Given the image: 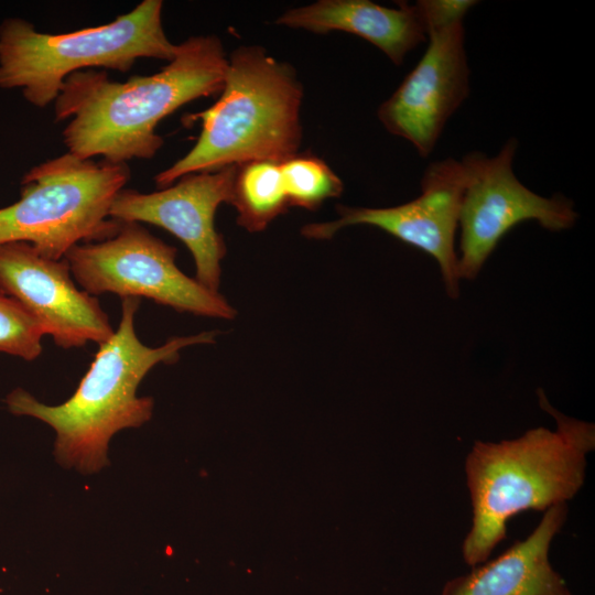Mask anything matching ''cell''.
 Instances as JSON below:
<instances>
[{
	"instance_id": "cell-1",
	"label": "cell",
	"mask_w": 595,
	"mask_h": 595,
	"mask_svg": "<svg viewBox=\"0 0 595 595\" xmlns=\"http://www.w3.org/2000/svg\"><path fill=\"white\" fill-rule=\"evenodd\" d=\"M228 66L215 35L192 36L174 58L152 75L116 82L105 71L73 73L54 101L56 121L67 120L62 136L72 155L111 163L152 159L164 140L158 123L183 105L220 93Z\"/></svg>"
},
{
	"instance_id": "cell-2",
	"label": "cell",
	"mask_w": 595,
	"mask_h": 595,
	"mask_svg": "<svg viewBox=\"0 0 595 595\" xmlns=\"http://www.w3.org/2000/svg\"><path fill=\"white\" fill-rule=\"evenodd\" d=\"M140 303L138 298L121 299L118 328L98 345L94 360L68 400L47 405L22 388L6 398L12 414L35 418L55 431L54 455L66 468L87 475L107 466L108 444L113 434L139 428L151 419L153 399L137 396L147 374L158 364L177 361L185 347L215 342L217 331H207L172 337L159 347L144 345L134 328Z\"/></svg>"
},
{
	"instance_id": "cell-3",
	"label": "cell",
	"mask_w": 595,
	"mask_h": 595,
	"mask_svg": "<svg viewBox=\"0 0 595 595\" xmlns=\"http://www.w3.org/2000/svg\"><path fill=\"white\" fill-rule=\"evenodd\" d=\"M541 407L556 429H530L498 443L476 441L465 463L473 518L462 553L472 567L486 562L506 538L507 522L527 510L566 504L584 484L586 456L595 447L594 424Z\"/></svg>"
},
{
	"instance_id": "cell-4",
	"label": "cell",
	"mask_w": 595,
	"mask_h": 595,
	"mask_svg": "<svg viewBox=\"0 0 595 595\" xmlns=\"http://www.w3.org/2000/svg\"><path fill=\"white\" fill-rule=\"evenodd\" d=\"M219 99L191 116L202 122L194 147L158 173V187L180 177L251 161L283 162L302 140L303 88L294 68L269 56L261 46H239L228 58Z\"/></svg>"
},
{
	"instance_id": "cell-5",
	"label": "cell",
	"mask_w": 595,
	"mask_h": 595,
	"mask_svg": "<svg viewBox=\"0 0 595 595\" xmlns=\"http://www.w3.org/2000/svg\"><path fill=\"white\" fill-rule=\"evenodd\" d=\"M161 0H143L113 21L69 33H44L23 19L0 24V88L21 89L31 105L55 101L64 80L94 67L128 72L139 58L172 61Z\"/></svg>"
},
{
	"instance_id": "cell-6",
	"label": "cell",
	"mask_w": 595,
	"mask_h": 595,
	"mask_svg": "<svg viewBox=\"0 0 595 595\" xmlns=\"http://www.w3.org/2000/svg\"><path fill=\"white\" fill-rule=\"evenodd\" d=\"M129 180L126 163L68 152L33 166L21 181L20 198L0 208V245L29 242L45 258L60 260L75 245L112 236L120 220L109 209Z\"/></svg>"
},
{
	"instance_id": "cell-7",
	"label": "cell",
	"mask_w": 595,
	"mask_h": 595,
	"mask_svg": "<svg viewBox=\"0 0 595 595\" xmlns=\"http://www.w3.org/2000/svg\"><path fill=\"white\" fill-rule=\"evenodd\" d=\"M176 248L136 221H121L100 241L83 242L65 255L75 281L93 296L145 298L181 313L230 320L236 310L219 293L176 266Z\"/></svg>"
},
{
	"instance_id": "cell-8",
	"label": "cell",
	"mask_w": 595,
	"mask_h": 595,
	"mask_svg": "<svg viewBox=\"0 0 595 595\" xmlns=\"http://www.w3.org/2000/svg\"><path fill=\"white\" fill-rule=\"evenodd\" d=\"M517 147L510 138L494 156L473 152L462 159L467 182L458 217L459 280L475 279L500 239L518 224L536 220L544 229L561 231L578 217L571 199L538 195L517 178L512 169Z\"/></svg>"
},
{
	"instance_id": "cell-9",
	"label": "cell",
	"mask_w": 595,
	"mask_h": 595,
	"mask_svg": "<svg viewBox=\"0 0 595 595\" xmlns=\"http://www.w3.org/2000/svg\"><path fill=\"white\" fill-rule=\"evenodd\" d=\"M467 182L463 161L447 158L431 163L421 178V194L404 204L385 207L337 205L338 218L304 225L309 239H331L338 230L355 225L380 228L431 256L439 264L450 298L459 295L455 236Z\"/></svg>"
},
{
	"instance_id": "cell-10",
	"label": "cell",
	"mask_w": 595,
	"mask_h": 595,
	"mask_svg": "<svg viewBox=\"0 0 595 595\" xmlns=\"http://www.w3.org/2000/svg\"><path fill=\"white\" fill-rule=\"evenodd\" d=\"M237 167L186 174L152 193L125 187L113 198L109 216L170 231L191 251L195 279L208 290L219 292L220 262L227 249L214 219L218 206L231 202Z\"/></svg>"
},
{
	"instance_id": "cell-11",
	"label": "cell",
	"mask_w": 595,
	"mask_h": 595,
	"mask_svg": "<svg viewBox=\"0 0 595 595\" xmlns=\"http://www.w3.org/2000/svg\"><path fill=\"white\" fill-rule=\"evenodd\" d=\"M0 291L25 307L63 349L100 345L115 333L99 300L74 283L66 259L45 258L29 242L0 245Z\"/></svg>"
},
{
	"instance_id": "cell-12",
	"label": "cell",
	"mask_w": 595,
	"mask_h": 595,
	"mask_svg": "<svg viewBox=\"0 0 595 595\" xmlns=\"http://www.w3.org/2000/svg\"><path fill=\"white\" fill-rule=\"evenodd\" d=\"M428 41L418 64L378 109L383 127L423 158L434 150L447 120L469 94L463 22L429 32Z\"/></svg>"
},
{
	"instance_id": "cell-13",
	"label": "cell",
	"mask_w": 595,
	"mask_h": 595,
	"mask_svg": "<svg viewBox=\"0 0 595 595\" xmlns=\"http://www.w3.org/2000/svg\"><path fill=\"white\" fill-rule=\"evenodd\" d=\"M566 504L547 509L534 530L489 562L446 582L441 595H573L549 560Z\"/></svg>"
},
{
	"instance_id": "cell-14",
	"label": "cell",
	"mask_w": 595,
	"mask_h": 595,
	"mask_svg": "<svg viewBox=\"0 0 595 595\" xmlns=\"http://www.w3.org/2000/svg\"><path fill=\"white\" fill-rule=\"evenodd\" d=\"M275 23L321 34H355L377 46L397 66L428 40L415 4L405 1H399L398 8H388L369 0H318L285 11Z\"/></svg>"
},
{
	"instance_id": "cell-15",
	"label": "cell",
	"mask_w": 595,
	"mask_h": 595,
	"mask_svg": "<svg viewBox=\"0 0 595 595\" xmlns=\"http://www.w3.org/2000/svg\"><path fill=\"white\" fill-rule=\"evenodd\" d=\"M230 205L237 224L260 232L290 207L280 162L251 161L238 165Z\"/></svg>"
},
{
	"instance_id": "cell-16",
	"label": "cell",
	"mask_w": 595,
	"mask_h": 595,
	"mask_svg": "<svg viewBox=\"0 0 595 595\" xmlns=\"http://www.w3.org/2000/svg\"><path fill=\"white\" fill-rule=\"evenodd\" d=\"M280 166L290 206L315 210L344 191L343 181L315 155L296 153Z\"/></svg>"
},
{
	"instance_id": "cell-17",
	"label": "cell",
	"mask_w": 595,
	"mask_h": 595,
	"mask_svg": "<svg viewBox=\"0 0 595 595\" xmlns=\"http://www.w3.org/2000/svg\"><path fill=\"white\" fill-rule=\"evenodd\" d=\"M44 332L17 300L0 291V353L32 361L42 354Z\"/></svg>"
},
{
	"instance_id": "cell-18",
	"label": "cell",
	"mask_w": 595,
	"mask_h": 595,
	"mask_svg": "<svg viewBox=\"0 0 595 595\" xmlns=\"http://www.w3.org/2000/svg\"><path fill=\"white\" fill-rule=\"evenodd\" d=\"M426 33L463 22L475 0H419L415 3Z\"/></svg>"
}]
</instances>
